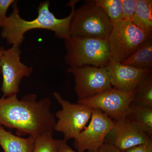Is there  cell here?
<instances>
[{
    "label": "cell",
    "mask_w": 152,
    "mask_h": 152,
    "mask_svg": "<svg viewBox=\"0 0 152 152\" xmlns=\"http://www.w3.org/2000/svg\"><path fill=\"white\" fill-rule=\"evenodd\" d=\"M50 98L37 100L34 94H29L19 100L17 95L0 98V124L16 129L18 134L34 138L53 133L56 124L50 110Z\"/></svg>",
    "instance_id": "6da1fadb"
},
{
    "label": "cell",
    "mask_w": 152,
    "mask_h": 152,
    "mask_svg": "<svg viewBox=\"0 0 152 152\" xmlns=\"http://www.w3.org/2000/svg\"><path fill=\"white\" fill-rule=\"evenodd\" d=\"M79 1L72 0L67 6L71 8L70 14L64 18H56L50 10V2L46 1L40 3L38 7V16L31 20H26L19 15L18 1L12 4L13 11L7 17L1 28V36L12 46L20 48L24 40V35L30 30L39 29L50 30L55 33L57 37L64 40L71 35V21L73 17L75 7Z\"/></svg>",
    "instance_id": "7a4b0ae2"
},
{
    "label": "cell",
    "mask_w": 152,
    "mask_h": 152,
    "mask_svg": "<svg viewBox=\"0 0 152 152\" xmlns=\"http://www.w3.org/2000/svg\"><path fill=\"white\" fill-rule=\"evenodd\" d=\"M66 54L65 61L70 67L92 66L104 67L110 61L107 40L71 35L64 40Z\"/></svg>",
    "instance_id": "3957f363"
},
{
    "label": "cell",
    "mask_w": 152,
    "mask_h": 152,
    "mask_svg": "<svg viewBox=\"0 0 152 152\" xmlns=\"http://www.w3.org/2000/svg\"><path fill=\"white\" fill-rule=\"evenodd\" d=\"M112 28V23L104 11L94 1H88L75 10L71 35L107 40Z\"/></svg>",
    "instance_id": "277c9868"
},
{
    "label": "cell",
    "mask_w": 152,
    "mask_h": 152,
    "mask_svg": "<svg viewBox=\"0 0 152 152\" xmlns=\"http://www.w3.org/2000/svg\"><path fill=\"white\" fill-rule=\"evenodd\" d=\"M150 38L131 21L122 20L113 23L107 39L110 62H122Z\"/></svg>",
    "instance_id": "5b68a950"
},
{
    "label": "cell",
    "mask_w": 152,
    "mask_h": 152,
    "mask_svg": "<svg viewBox=\"0 0 152 152\" xmlns=\"http://www.w3.org/2000/svg\"><path fill=\"white\" fill-rule=\"evenodd\" d=\"M53 96L61 107L56 114L58 120L54 130L63 133L66 142L75 138L91 119L93 109L83 104L72 103L66 100L57 92L53 93Z\"/></svg>",
    "instance_id": "8992f818"
},
{
    "label": "cell",
    "mask_w": 152,
    "mask_h": 152,
    "mask_svg": "<svg viewBox=\"0 0 152 152\" xmlns=\"http://www.w3.org/2000/svg\"><path fill=\"white\" fill-rule=\"evenodd\" d=\"M67 71L75 77L78 101L92 97L113 88L107 66H85L69 67Z\"/></svg>",
    "instance_id": "52a82bcc"
},
{
    "label": "cell",
    "mask_w": 152,
    "mask_h": 152,
    "mask_svg": "<svg viewBox=\"0 0 152 152\" xmlns=\"http://www.w3.org/2000/svg\"><path fill=\"white\" fill-rule=\"evenodd\" d=\"M137 89L124 92L112 88L78 103L102 112L115 122L125 118L132 103Z\"/></svg>",
    "instance_id": "ba28073f"
},
{
    "label": "cell",
    "mask_w": 152,
    "mask_h": 152,
    "mask_svg": "<svg viewBox=\"0 0 152 152\" xmlns=\"http://www.w3.org/2000/svg\"><path fill=\"white\" fill-rule=\"evenodd\" d=\"M115 123L102 112L93 109L89 124L74 139V146L78 152H96L104 143Z\"/></svg>",
    "instance_id": "9c48e42d"
},
{
    "label": "cell",
    "mask_w": 152,
    "mask_h": 152,
    "mask_svg": "<svg viewBox=\"0 0 152 152\" xmlns=\"http://www.w3.org/2000/svg\"><path fill=\"white\" fill-rule=\"evenodd\" d=\"M21 53L20 48L12 46L6 50L1 58V73L3 76L1 91L4 97L17 95L20 92L19 87L22 79L29 77L33 72L31 67L21 62Z\"/></svg>",
    "instance_id": "30bf717a"
},
{
    "label": "cell",
    "mask_w": 152,
    "mask_h": 152,
    "mask_svg": "<svg viewBox=\"0 0 152 152\" xmlns=\"http://www.w3.org/2000/svg\"><path fill=\"white\" fill-rule=\"evenodd\" d=\"M107 138L108 140L107 142L124 152L152 140V136L140 130L126 117L115 122L114 127Z\"/></svg>",
    "instance_id": "8fae6325"
},
{
    "label": "cell",
    "mask_w": 152,
    "mask_h": 152,
    "mask_svg": "<svg viewBox=\"0 0 152 152\" xmlns=\"http://www.w3.org/2000/svg\"><path fill=\"white\" fill-rule=\"evenodd\" d=\"M107 67L113 88L124 92L136 90L152 71V69H139L115 62H110Z\"/></svg>",
    "instance_id": "7c38bea8"
},
{
    "label": "cell",
    "mask_w": 152,
    "mask_h": 152,
    "mask_svg": "<svg viewBox=\"0 0 152 152\" xmlns=\"http://www.w3.org/2000/svg\"><path fill=\"white\" fill-rule=\"evenodd\" d=\"M34 141V137H20L0 126V146L4 152H31Z\"/></svg>",
    "instance_id": "4fadbf2b"
},
{
    "label": "cell",
    "mask_w": 152,
    "mask_h": 152,
    "mask_svg": "<svg viewBox=\"0 0 152 152\" xmlns=\"http://www.w3.org/2000/svg\"><path fill=\"white\" fill-rule=\"evenodd\" d=\"M126 117L140 130L152 136V108L132 103Z\"/></svg>",
    "instance_id": "5bb4252c"
},
{
    "label": "cell",
    "mask_w": 152,
    "mask_h": 152,
    "mask_svg": "<svg viewBox=\"0 0 152 152\" xmlns=\"http://www.w3.org/2000/svg\"><path fill=\"white\" fill-rule=\"evenodd\" d=\"M132 22L148 37H152V0H138Z\"/></svg>",
    "instance_id": "9a60e30c"
},
{
    "label": "cell",
    "mask_w": 152,
    "mask_h": 152,
    "mask_svg": "<svg viewBox=\"0 0 152 152\" xmlns=\"http://www.w3.org/2000/svg\"><path fill=\"white\" fill-rule=\"evenodd\" d=\"M121 63L139 69H152V37L148 39L130 56Z\"/></svg>",
    "instance_id": "2e32d148"
},
{
    "label": "cell",
    "mask_w": 152,
    "mask_h": 152,
    "mask_svg": "<svg viewBox=\"0 0 152 152\" xmlns=\"http://www.w3.org/2000/svg\"><path fill=\"white\" fill-rule=\"evenodd\" d=\"M133 103L152 108V74L147 76L137 88Z\"/></svg>",
    "instance_id": "e0dca14e"
},
{
    "label": "cell",
    "mask_w": 152,
    "mask_h": 152,
    "mask_svg": "<svg viewBox=\"0 0 152 152\" xmlns=\"http://www.w3.org/2000/svg\"><path fill=\"white\" fill-rule=\"evenodd\" d=\"M108 17L112 23L123 20L121 0H94Z\"/></svg>",
    "instance_id": "ac0fdd59"
},
{
    "label": "cell",
    "mask_w": 152,
    "mask_h": 152,
    "mask_svg": "<svg viewBox=\"0 0 152 152\" xmlns=\"http://www.w3.org/2000/svg\"><path fill=\"white\" fill-rule=\"evenodd\" d=\"M59 140H55L53 133L44 134L35 138L31 152H57Z\"/></svg>",
    "instance_id": "d6986e66"
},
{
    "label": "cell",
    "mask_w": 152,
    "mask_h": 152,
    "mask_svg": "<svg viewBox=\"0 0 152 152\" xmlns=\"http://www.w3.org/2000/svg\"><path fill=\"white\" fill-rule=\"evenodd\" d=\"M123 20L132 21L138 0H121Z\"/></svg>",
    "instance_id": "ffe728a7"
},
{
    "label": "cell",
    "mask_w": 152,
    "mask_h": 152,
    "mask_svg": "<svg viewBox=\"0 0 152 152\" xmlns=\"http://www.w3.org/2000/svg\"><path fill=\"white\" fill-rule=\"evenodd\" d=\"M14 0H0V28H1L4 22L7 19L8 10L13 4Z\"/></svg>",
    "instance_id": "44dd1931"
},
{
    "label": "cell",
    "mask_w": 152,
    "mask_h": 152,
    "mask_svg": "<svg viewBox=\"0 0 152 152\" xmlns=\"http://www.w3.org/2000/svg\"><path fill=\"white\" fill-rule=\"evenodd\" d=\"M124 152H152V140L133 147Z\"/></svg>",
    "instance_id": "7402d4cb"
},
{
    "label": "cell",
    "mask_w": 152,
    "mask_h": 152,
    "mask_svg": "<svg viewBox=\"0 0 152 152\" xmlns=\"http://www.w3.org/2000/svg\"><path fill=\"white\" fill-rule=\"evenodd\" d=\"M96 152H124L117 148L113 145L109 143L104 142Z\"/></svg>",
    "instance_id": "603a6c76"
},
{
    "label": "cell",
    "mask_w": 152,
    "mask_h": 152,
    "mask_svg": "<svg viewBox=\"0 0 152 152\" xmlns=\"http://www.w3.org/2000/svg\"><path fill=\"white\" fill-rule=\"evenodd\" d=\"M57 152H76L71 148L64 140H59L58 148Z\"/></svg>",
    "instance_id": "cb8c5ba5"
},
{
    "label": "cell",
    "mask_w": 152,
    "mask_h": 152,
    "mask_svg": "<svg viewBox=\"0 0 152 152\" xmlns=\"http://www.w3.org/2000/svg\"><path fill=\"white\" fill-rule=\"evenodd\" d=\"M6 50L4 48L2 47H0V73H1V57L4 53L5 51Z\"/></svg>",
    "instance_id": "d4e9b609"
},
{
    "label": "cell",
    "mask_w": 152,
    "mask_h": 152,
    "mask_svg": "<svg viewBox=\"0 0 152 152\" xmlns=\"http://www.w3.org/2000/svg\"><path fill=\"white\" fill-rule=\"evenodd\" d=\"M1 126V124H0V126Z\"/></svg>",
    "instance_id": "484cf974"
}]
</instances>
